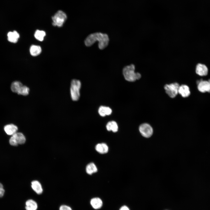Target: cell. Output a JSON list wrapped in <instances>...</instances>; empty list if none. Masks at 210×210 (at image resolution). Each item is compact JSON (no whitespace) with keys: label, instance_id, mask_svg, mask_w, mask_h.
I'll return each mask as SVG.
<instances>
[{"label":"cell","instance_id":"cell-7","mask_svg":"<svg viewBox=\"0 0 210 210\" xmlns=\"http://www.w3.org/2000/svg\"><path fill=\"white\" fill-rule=\"evenodd\" d=\"M139 131L141 135L146 138L151 137L153 133L152 127L149 124L147 123L141 124L139 127Z\"/></svg>","mask_w":210,"mask_h":210},{"label":"cell","instance_id":"cell-9","mask_svg":"<svg viewBox=\"0 0 210 210\" xmlns=\"http://www.w3.org/2000/svg\"><path fill=\"white\" fill-rule=\"evenodd\" d=\"M208 69L207 67L205 64L202 63H198L196 65L195 72L197 74L200 76H204L207 75Z\"/></svg>","mask_w":210,"mask_h":210},{"label":"cell","instance_id":"cell-2","mask_svg":"<svg viewBox=\"0 0 210 210\" xmlns=\"http://www.w3.org/2000/svg\"><path fill=\"white\" fill-rule=\"evenodd\" d=\"M134 65L131 64L125 66L123 70V73L125 79L129 82H134L139 79L141 77V74L135 72Z\"/></svg>","mask_w":210,"mask_h":210},{"label":"cell","instance_id":"cell-3","mask_svg":"<svg viewBox=\"0 0 210 210\" xmlns=\"http://www.w3.org/2000/svg\"><path fill=\"white\" fill-rule=\"evenodd\" d=\"M81 86V83L79 80L76 79L72 80L70 92L71 97L73 100L76 101L79 99L80 96V90Z\"/></svg>","mask_w":210,"mask_h":210},{"label":"cell","instance_id":"cell-21","mask_svg":"<svg viewBox=\"0 0 210 210\" xmlns=\"http://www.w3.org/2000/svg\"><path fill=\"white\" fill-rule=\"evenodd\" d=\"M86 171L87 174L91 175L97 172V169L96 165L93 163L91 162L87 165Z\"/></svg>","mask_w":210,"mask_h":210},{"label":"cell","instance_id":"cell-14","mask_svg":"<svg viewBox=\"0 0 210 210\" xmlns=\"http://www.w3.org/2000/svg\"><path fill=\"white\" fill-rule=\"evenodd\" d=\"M95 150L99 153L104 154L107 153L108 148L107 145L104 143H99L96 145Z\"/></svg>","mask_w":210,"mask_h":210},{"label":"cell","instance_id":"cell-10","mask_svg":"<svg viewBox=\"0 0 210 210\" xmlns=\"http://www.w3.org/2000/svg\"><path fill=\"white\" fill-rule=\"evenodd\" d=\"M4 129L7 135L12 136L17 132L18 128L15 124H9L4 126Z\"/></svg>","mask_w":210,"mask_h":210},{"label":"cell","instance_id":"cell-23","mask_svg":"<svg viewBox=\"0 0 210 210\" xmlns=\"http://www.w3.org/2000/svg\"><path fill=\"white\" fill-rule=\"evenodd\" d=\"M29 89L28 87L23 85L19 89L17 93L19 95L26 96L29 94Z\"/></svg>","mask_w":210,"mask_h":210},{"label":"cell","instance_id":"cell-22","mask_svg":"<svg viewBox=\"0 0 210 210\" xmlns=\"http://www.w3.org/2000/svg\"><path fill=\"white\" fill-rule=\"evenodd\" d=\"M46 35V33L44 31L39 30H36L34 34L35 38L41 41L43 40Z\"/></svg>","mask_w":210,"mask_h":210},{"label":"cell","instance_id":"cell-18","mask_svg":"<svg viewBox=\"0 0 210 210\" xmlns=\"http://www.w3.org/2000/svg\"><path fill=\"white\" fill-rule=\"evenodd\" d=\"M112 112L111 109L109 107L101 106L98 109V113L102 116H104L110 115Z\"/></svg>","mask_w":210,"mask_h":210},{"label":"cell","instance_id":"cell-12","mask_svg":"<svg viewBox=\"0 0 210 210\" xmlns=\"http://www.w3.org/2000/svg\"><path fill=\"white\" fill-rule=\"evenodd\" d=\"M8 40L10 42L16 43L20 37L19 34L16 31L9 32L7 34Z\"/></svg>","mask_w":210,"mask_h":210},{"label":"cell","instance_id":"cell-15","mask_svg":"<svg viewBox=\"0 0 210 210\" xmlns=\"http://www.w3.org/2000/svg\"><path fill=\"white\" fill-rule=\"evenodd\" d=\"M42 48L39 46L33 45L29 48V52L31 55L33 56H38L41 53Z\"/></svg>","mask_w":210,"mask_h":210},{"label":"cell","instance_id":"cell-11","mask_svg":"<svg viewBox=\"0 0 210 210\" xmlns=\"http://www.w3.org/2000/svg\"><path fill=\"white\" fill-rule=\"evenodd\" d=\"M178 93L183 97H188L190 94L189 87L185 85L180 86L178 90Z\"/></svg>","mask_w":210,"mask_h":210},{"label":"cell","instance_id":"cell-4","mask_svg":"<svg viewBox=\"0 0 210 210\" xmlns=\"http://www.w3.org/2000/svg\"><path fill=\"white\" fill-rule=\"evenodd\" d=\"M67 18V16L66 13L62 10H59L52 17V24L53 26L61 27Z\"/></svg>","mask_w":210,"mask_h":210},{"label":"cell","instance_id":"cell-19","mask_svg":"<svg viewBox=\"0 0 210 210\" xmlns=\"http://www.w3.org/2000/svg\"><path fill=\"white\" fill-rule=\"evenodd\" d=\"M106 128L108 131H112L114 132H116L118 130V127L117 123L115 121L109 122L106 125Z\"/></svg>","mask_w":210,"mask_h":210},{"label":"cell","instance_id":"cell-13","mask_svg":"<svg viewBox=\"0 0 210 210\" xmlns=\"http://www.w3.org/2000/svg\"><path fill=\"white\" fill-rule=\"evenodd\" d=\"M31 187L33 190L37 194H41L43 191L41 184L37 181H33L31 182Z\"/></svg>","mask_w":210,"mask_h":210},{"label":"cell","instance_id":"cell-5","mask_svg":"<svg viewBox=\"0 0 210 210\" xmlns=\"http://www.w3.org/2000/svg\"><path fill=\"white\" fill-rule=\"evenodd\" d=\"M26 138L24 135L21 132H17L10 138V144L13 146H17L18 144H24L26 141Z\"/></svg>","mask_w":210,"mask_h":210},{"label":"cell","instance_id":"cell-17","mask_svg":"<svg viewBox=\"0 0 210 210\" xmlns=\"http://www.w3.org/2000/svg\"><path fill=\"white\" fill-rule=\"evenodd\" d=\"M90 203L92 207L95 209L100 208L103 204L102 200L98 197L92 199L90 201Z\"/></svg>","mask_w":210,"mask_h":210},{"label":"cell","instance_id":"cell-8","mask_svg":"<svg viewBox=\"0 0 210 210\" xmlns=\"http://www.w3.org/2000/svg\"><path fill=\"white\" fill-rule=\"evenodd\" d=\"M197 88L201 92H210V79L208 81L202 80L198 82Z\"/></svg>","mask_w":210,"mask_h":210},{"label":"cell","instance_id":"cell-6","mask_svg":"<svg viewBox=\"0 0 210 210\" xmlns=\"http://www.w3.org/2000/svg\"><path fill=\"white\" fill-rule=\"evenodd\" d=\"M180 85L177 83L166 84L164 88L166 93L171 98H174L178 93V90Z\"/></svg>","mask_w":210,"mask_h":210},{"label":"cell","instance_id":"cell-20","mask_svg":"<svg viewBox=\"0 0 210 210\" xmlns=\"http://www.w3.org/2000/svg\"><path fill=\"white\" fill-rule=\"evenodd\" d=\"M23 85L22 83L20 81H13L12 83L10 86L11 90L12 92L17 93Z\"/></svg>","mask_w":210,"mask_h":210},{"label":"cell","instance_id":"cell-24","mask_svg":"<svg viewBox=\"0 0 210 210\" xmlns=\"http://www.w3.org/2000/svg\"><path fill=\"white\" fill-rule=\"evenodd\" d=\"M5 191L2 183H0V197H3L5 193Z\"/></svg>","mask_w":210,"mask_h":210},{"label":"cell","instance_id":"cell-16","mask_svg":"<svg viewBox=\"0 0 210 210\" xmlns=\"http://www.w3.org/2000/svg\"><path fill=\"white\" fill-rule=\"evenodd\" d=\"M25 205L26 210H36L38 208L37 203L32 199L27 200L25 203Z\"/></svg>","mask_w":210,"mask_h":210},{"label":"cell","instance_id":"cell-26","mask_svg":"<svg viewBox=\"0 0 210 210\" xmlns=\"http://www.w3.org/2000/svg\"><path fill=\"white\" fill-rule=\"evenodd\" d=\"M120 210H130V209L127 206H123L121 207Z\"/></svg>","mask_w":210,"mask_h":210},{"label":"cell","instance_id":"cell-1","mask_svg":"<svg viewBox=\"0 0 210 210\" xmlns=\"http://www.w3.org/2000/svg\"><path fill=\"white\" fill-rule=\"evenodd\" d=\"M97 41L98 42V47L103 50L108 45L109 38L108 35L101 32H95L89 34L85 39L84 43L88 47L92 46Z\"/></svg>","mask_w":210,"mask_h":210},{"label":"cell","instance_id":"cell-25","mask_svg":"<svg viewBox=\"0 0 210 210\" xmlns=\"http://www.w3.org/2000/svg\"><path fill=\"white\" fill-rule=\"evenodd\" d=\"M59 210H72L69 206L66 205H62L59 208Z\"/></svg>","mask_w":210,"mask_h":210}]
</instances>
